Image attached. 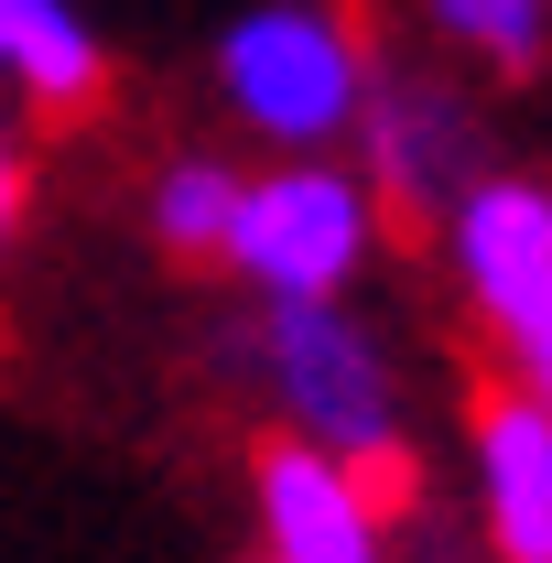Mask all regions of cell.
<instances>
[{
    "label": "cell",
    "mask_w": 552,
    "mask_h": 563,
    "mask_svg": "<svg viewBox=\"0 0 552 563\" xmlns=\"http://www.w3.org/2000/svg\"><path fill=\"white\" fill-rule=\"evenodd\" d=\"M433 22L466 44V55H487L498 76H531L552 44V0H433Z\"/></svg>",
    "instance_id": "cell-9"
},
{
    "label": "cell",
    "mask_w": 552,
    "mask_h": 563,
    "mask_svg": "<svg viewBox=\"0 0 552 563\" xmlns=\"http://www.w3.org/2000/svg\"><path fill=\"white\" fill-rule=\"evenodd\" d=\"M261 563H272V553H261Z\"/></svg>",
    "instance_id": "cell-13"
},
{
    "label": "cell",
    "mask_w": 552,
    "mask_h": 563,
    "mask_svg": "<svg viewBox=\"0 0 552 563\" xmlns=\"http://www.w3.org/2000/svg\"><path fill=\"white\" fill-rule=\"evenodd\" d=\"M228 207H239V174H228V163H174V174L152 185V228H163V250H185V261H217Z\"/></svg>",
    "instance_id": "cell-10"
},
{
    "label": "cell",
    "mask_w": 552,
    "mask_h": 563,
    "mask_svg": "<svg viewBox=\"0 0 552 563\" xmlns=\"http://www.w3.org/2000/svg\"><path fill=\"white\" fill-rule=\"evenodd\" d=\"M401 563H455V553H444V542H412V553H401Z\"/></svg>",
    "instance_id": "cell-12"
},
{
    "label": "cell",
    "mask_w": 552,
    "mask_h": 563,
    "mask_svg": "<svg viewBox=\"0 0 552 563\" xmlns=\"http://www.w3.org/2000/svg\"><path fill=\"white\" fill-rule=\"evenodd\" d=\"M217 87L261 141H336L357 120V98H368V66H357V33L336 11L272 0L217 44Z\"/></svg>",
    "instance_id": "cell-2"
},
{
    "label": "cell",
    "mask_w": 552,
    "mask_h": 563,
    "mask_svg": "<svg viewBox=\"0 0 552 563\" xmlns=\"http://www.w3.org/2000/svg\"><path fill=\"white\" fill-rule=\"evenodd\" d=\"M477 509L498 563H552V412L531 390L477 401Z\"/></svg>",
    "instance_id": "cell-7"
},
{
    "label": "cell",
    "mask_w": 552,
    "mask_h": 563,
    "mask_svg": "<svg viewBox=\"0 0 552 563\" xmlns=\"http://www.w3.org/2000/svg\"><path fill=\"white\" fill-rule=\"evenodd\" d=\"M261 379H272L281 422H292L303 444L346 455L368 498L412 509L422 466H412V444H401L390 357L357 336V314H336V292H325V303H272V314H261Z\"/></svg>",
    "instance_id": "cell-1"
},
{
    "label": "cell",
    "mask_w": 552,
    "mask_h": 563,
    "mask_svg": "<svg viewBox=\"0 0 552 563\" xmlns=\"http://www.w3.org/2000/svg\"><path fill=\"white\" fill-rule=\"evenodd\" d=\"M261 542H272V563H390L357 466L303 433L261 444Z\"/></svg>",
    "instance_id": "cell-6"
},
{
    "label": "cell",
    "mask_w": 552,
    "mask_h": 563,
    "mask_svg": "<svg viewBox=\"0 0 552 563\" xmlns=\"http://www.w3.org/2000/svg\"><path fill=\"white\" fill-rule=\"evenodd\" d=\"M357 120H368L379 196L401 217H422V228H444L455 196L477 185V120L444 87H422V76H379V98H357Z\"/></svg>",
    "instance_id": "cell-5"
},
{
    "label": "cell",
    "mask_w": 552,
    "mask_h": 563,
    "mask_svg": "<svg viewBox=\"0 0 552 563\" xmlns=\"http://www.w3.org/2000/svg\"><path fill=\"white\" fill-rule=\"evenodd\" d=\"M217 261L250 272L272 303H325V292H346L357 261H368V196H357L346 174H325V163H281L261 185H239Z\"/></svg>",
    "instance_id": "cell-4"
},
{
    "label": "cell",
    "mask_w": 552,
    "mask_h": 563,
    "mask_svg": "<svg viewBox=\"0 0 552 563\" xmlns=\"http://www.w3.org/2000/svg\"><path fill=\"white\" fill-rule=\"evenodd\" d=\"M11 228H22V152L0 131V250H11Z\"/></svg>",
    "instance_id": "cell-11"
},
{
    "label": "cell",
    "mask_w": 552,
    "mask_h": 563,
    "mask_svg": "<svg viewBox=\"0 0 552 563\" xmlns=\"http://www.w3.org/2000/svg\"><path fill=\"white\" fill-rule=\"evenodd\" d=\"M0 76L33 87V109H98L109 55L87 44V22L66 0H0Z\"/></svg>",
    "instance_id": "cell-8"
},
{
    "label": "cell",
    "mask_w": 552,
    "mask_h": 563,
    "mask_svg": "<svg viewBox=\"0 0 552 563\" xmlns=\"http://www.w3.org/2000/svg\"><path fill=\"white\" fill-rule=\"evenodd\" d=\"M444 239H455V272L477 292L487 336L509 347L520 390L552 412V196L520 174H477L444 217Z\"/></svg>",
    "instance_id": "cell-3"
}]
</instances>
